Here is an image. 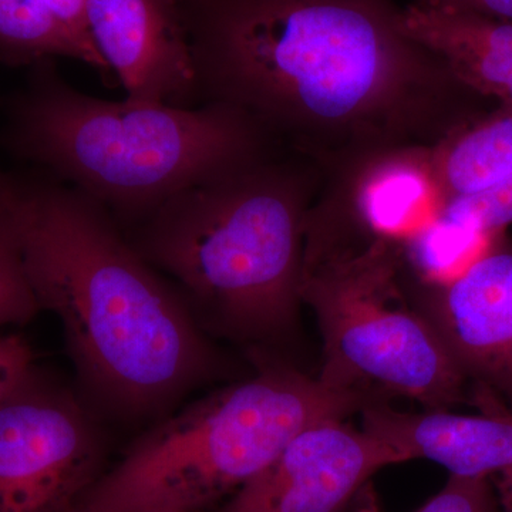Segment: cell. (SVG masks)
<instances>
[{
    "mask_svg": "<svg viewBox=\"0 0 512 512\" xmlns=\"http://www.w3.org/2000/svg\"><path fill=\"white\" fill-rule=\"evenodd\" d=\"M402 244L303 242L301 301L323 340L318 376L333 389L416 400L429 410L470 402L460 370L414 306Z\"/></svg>",
    "mask_w": 512,
    "mask_h": 512,
    "instance_id": "8992f818",
    "label": "cell"
},
{
    "mask_svg": "<svg viewBox=\"0 0 512 512\" xmlns=\"http://www.w3.org/2000/svg\"><path fill=\"white\" fill-rule=\"evenodd\" d=\"M323 180L318 165L278 148L178 192L127 238L177 282L208 335L285 342L298 325L306 215Z\"/></svg>",
    "mask_w": 512,
    "mask_h": 512,
    "instance_id": "3957f363",
    "label": "cell"
},
{
    "mask_svg": "<svg viewBox=\"0 0 512 512\" xmlns=\"http://www.w3.org/2000/svg\"><path fill=\"white\" fill-rule=\"evenodd\" d=\"M403 23L468 89L512 109V23L443 0H412L403 8Z\"/></svg>",
    "mask_w": 512,
    "mask_h": 512,
    "instance_id": "4fadbf2b",
    "label": "cell"
},
{
    "mask_svg": "<svg viewBox=\"0 0 512 512\" xmlns=\"http://www.w3.org/2000/svg\"><path fill=\"white\" fill-rule=\"evenodd\" d=\"M416 512H501L493 478L450 476Z\"/></svg>",
    "mask_w": 512,
    "mask_h": 512,
    "instance_id": "ac0fdd59",
    "label": "cell"
},
{
    "mask_svg": "<svg viewBox=\"0 0 512 512\" xmlns=\"http://www.w3.org/2000/svg\"><path fill=\"white\" fill-rule=\"evenodd\" d=\"M437 220L473 234H503L512 222V175L488 190L448 201Z\"/></svg>",
    "mask_w": 512,
    "mask_h": 512,
    "instance_id": "e0dca14e",
    "label": "cell"
},
{
    "mask_svg": "<svg viewBox=\"0 0 512 512\" xmlns=\"http://www.w3.org/2000/svg\"><path fill=\"white\" fill-rule=\"evenodd\" d=\"M369 404L284 365L202 397L134 441L73 512H208L258 476L293 437Z\"/></svg>",
    "mask_w": 512,
    "mask_h": 512,
    "instance_id": "5b68a950",
    "label": "cell"
},
{
    "mask_svg": "<svg viewBox=\"0 0 512 512\" xmlns=\"http://www.w3.org/2000/svg\"><path fill=\"white\" fill-rule=\"evenodd\" d=\"M446 204L512 175V109L498 106L454 128L431 148Z\"/></svg>",
    "mask_w": 512,
    "mask_h": 512,
    "instance_id": "5bb4252c",
    "label": "cell"
},
{
    "mask_svg": "<svg viewBox=\"0 0 512 512\" xmlns=\"http://www.w3.org/2000/svg\"><path fill=\"white\" fill-rule=\"evenodd\" d=\"M43 2L55 16L57 22L86 50L87 55L92 59L94 69L107 72L109 67L94 47L89 28H87V0H43Z\"/></svg>",
    "mask_w": 512,
    "mask_h": 512,
    "instance_id": "ffe728a7",
    "label": "cell"
},
{
    "mask_svg": "<svg viewBox=\"0 0 512 512\" xmlns=\"http://www.w3.org/2000/svg\"><path fill=\"white\" fill-rule=\"evenodd\" d=\"M0 57L12 64H39L72 57L93 67L76 39L43 0H0Z\"/></svg>",
    "mask_w": 512,
    "mask_h": 512,
    "instance_id": "9a60e30c",
    "label": "cell"
},
{
    "mask_svg": "<svg viewBox=\"0 0 512 512\" xmlns=\"http://www.w3.org/2000/svg\"><path fill=\"white\" fill-rule=\"evenodd\" d=\"M33 367L35 355L28 340L16 333L0 335V402L25 379Z\"/></svg>",
    "mask_w": 512,
    "mask_h": 512,
    "instance_id": "d6986e66",
    "label": "cell"
},
{
    "mask_svg": "<svg viewBox=\"0 0 512 512\" xmlns=\"http://www.w3.org/2000/svg\"><path fill=\"white\" fill-rule=\"evenodd\" d=\"M40 311L15 234L0 208V329L30 322Z\"/></svg>",
    "mask_w": 512,
    "mask_h": 512,
    "instance_id": "2e32d148",
    "label": "cell"
},
{
    "mask_svg": "<svg viewBox=\"0 0 512 512\" xmlns=\"http://www.w3.org/2000/svg\"><path fill=\"white\" fill-rule=\"evenodd\" d=\"M181 2H185V0H181Z\"/></svg>",
    "mask_w": 512,
    "mask_h": 512,
    "instance_id": "603a6c76",
    "label": "cell"
},
{
    "mask_svg": "<svg viewBox=\"0 0 512 512\" xmlns=\"http://www.w3.org/2000/svg\"><path fill=\"white\" fill-rule=\"evenodd\" d=\"M104 460L90 403L36 366L0 402V512H73Z\"/></svg>",
    "mask_w": 512,
    "mask_h": 512,
    "instance_id": "52a82bcc",
    "label": "cell"
},
{
    "mask_svg": "<svg viewBox=\"0 0 512 512\" xmlns=\"http://www.w3.org/2000/svg\"><path fill=\"white\" fill-rule=\"evenodd\" d=\"M414 306L485 412L512 413V249L501 238L466 271L434 282L404 268Z\"/></svg>",
    "mask_w": 512,
    "mask_h": 512,
    "instance_id": "ba28073f",
    "label": "cell"
},
{
    "mask_svg": "<svg viewBox=\"0 0 512 512\" xmlns=\"http://www.w3.org/2000/svg\"><path fill=\"white\" fill-rule=\"evenodd\" d=\"M443 2L474 15L512 23V0H443Z\"/></svg>",
    "mask_w": 512,
    "mask_h": 512,
    "instance_id": "44dd1931",
    "label": "cell"
},
{
    "mask_svg": "<svg viewBox=\"0 0 512 512\" xmlns=\"http://www.w3.org/2000/svg\"><path fill=\"white\" fill-rule=\"evenodd\" d=\"M399 463V454L366 430L342 419L320 421L208 512H346L370 478Z\"/></svg>",
    "mask_w": 512,
    "mask_h": 512,
    "instance_id": "30bf717a",
    "label": "cell"
},
{
    "mask_svg": "<svg viewBox=\"0 0 512 512\" xmlns=\"http://www.w3.org/2000/svg\"><path fill=\"white\" fill-rule=\"evenodd\" d=\"M201 100L241 111L332 173L434 147L484 113L480 94L404 28L396 0H185Z\"/></svg>",
    "mask_w": 512,
    "mask_h": 512,
    "instance_id": "6da1fadb",
    "label": "cell"
},
{
    "mask_svg": "<svg viewBox=\"0 0 512 512\" xmlns=\"http://www.w3.org/2000/svg\"><path fill=\"white\" fill-rule=\"evenodd\" d=\"M491 478L500 501L501 512H512V468Z\"/></svg>",
    "mask_w": 512,
    "mask_h": 512,
    "instance_id": "7402d4cb",
    "label": "cell"
},
{
    "mask_svg": "<svg viewBox=\"0 0 512 512\" xmlns=\"http://www.w3.org/2000/svg\"><path fill=\"white\" fill-rule=\"evenodd\" d=\"M86 19L128 99L178 107L201 100L181 0H87Z\"/></svg>",
    "mask_w": 512,
    "mask_h": 512,
    "instance_id": "8fae6325",
    "label": "cell"
},
{
    "mask_svg": "<svg viewBox=\"0 0 512 512\" xmlns=\"http://www.w3.org/2000/svg\"><path fill=\"white\" fill-rule=\"evenodd\" d=\"M37 67L15 111L13 148L117 222L136 224L178 192L281 148L225 104L97 99L64 82L50 60Z\"/></svg>",
    "mask_w": 512,
    "mask_h": 512,
    "instance_id": "277c9868",
    "label": "cell"
},
{
    "mask_svg": "<svg viewBox=\"0 0 512 512\" xmlns=\"http://www.w3.org/2000/svg\"><path fill=\"white\" fill-rule=\"evenodd\" d=\"M431 148L377 151L326 174L303 239L403 245L446 207Z\"/></svg>",
    "mask_w": 512,
    "mask_h": 512,
    "instance_id": "9c48e42d",
    "label": "cell"
},
{
    "mask_svg": "<svg viewBox=\"0 0 512 512\" xmlns=\"http://www.w3.org/2000/svg\"><path fill=\"white\" fill-rule=\"evenodd\" d=\"M0 208L40 311L62 322L80 382L101 412L154 416L224 372L183 295L99 202L72 185L0 170Z\"/></svg>",
    "mask_w": 512,
    "mask_h": 512,
    "instance_id": "7a4b0ae2",
    "label": "cell"
},
{
    "mask_svg": "<svg viewBox=\"0 0 512 512\" xmlns=\"http://www.w3.org/2000/svg\"><path fill=\"white\" fill-rule=\"evenodd\" d=\"M362 429L379 437L402 461H433L450 476L494 477L512 468V413H404L384 402L366 404Z\"/></svg>",
    "mask_w": 512,
    "mask_h": 512,
    "instance_id": "7c38bea8",
    "label": "cell"
}]
</instances>
